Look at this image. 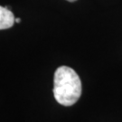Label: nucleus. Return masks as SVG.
Segmentation results:
<instances>
[{
  "label": "nucleus",
  "instance_id": "obj_2",
  "mask_svg": "<svg viewBox=\"0 0 122 122\" xmlns=\"http://www.w3.org/2000/svg\"><path fill=\"white\" fill-rule=\"evenodd\" d=\"M15 18L13 12L8 7L0 5V30L10 28L14 25Z\"/></svg>",
  "mask_w": 122,
  "mask_h": 122
},
{
  "label": "nucleus",
  "instance_id": "obj_4",
  "mask_svg": "<svg viewBox=\"0 0 122 122\" xmlns=\"http://www.w3.org/2000/svg\"><path fill=\"white\" fill-rule=\"evenodd\" d=\"M67 1H69V2H75L76 0H67Z\"/></svg>",
  "mask_w": 122,
  "mask_h": 122
},
{
  "label": "nucleus",
  "instance_id": "obj_1",
  "mask_svg": "<svg viewBox=\"0 0 122 122\" xmlns=\"http://www.w3.org/2000/svg\"><path fill=\"white\" fill-rule=\"evenodd\" d=\"M53 95L63 106L75 104L81 95V81L76 71L68 66L59 67L53 78Z\"/></svg>",
  "mask_w": 122,
  "mask_h": 122
},
{
  "label": "nucleus",
  "instance_id": "obj_3",
  "mask_svg": "<svg viewBox=\"0 0 122 122\" xmlns=\"http://www.w3.org/2000/svg\"><path fill=\"white\" fill-rule=\"evenodd\" d=\"M15 23H20L21 22V19H20V18H15Z\"/></svg>",
  "mask_w": 122,
  "mask_h": 122
}]
</instances>
